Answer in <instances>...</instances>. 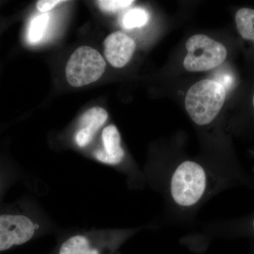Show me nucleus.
<instances>
[{
  "instance_id": "obj_8",
  "label": "nucleus",
  "mask_w": 254,
  "mask_h": 254,
  "mask_svg": "<svg viewBox=\"0 0 254 254\" xmlns=\"http://www.w3.org/2000/svg\"><path fill=\"white\" fill-rule=\"evenodd\" d=\"M101 146L95 150L94 157L100 163L118 166L123 163L125 151L120 131L115 125L105 127L102 131Z\"/></svg>"
},
{
  "instance_id": "obj_17",
  "label": "nucleus",
  "mask_w": 254,
  "mask_h": 254,
  "mask_svg": "<svg viewBox=\"0 0 254 254\" xmlns=\"http://www.w3.org/2000/svg\"><path fill=\"white\" fill-rule=\"evenodd\" d=\"M253 104H254V98H253Z\"/></svg>"
},
{
  "instance_id": "obj_4",
  "label": "nucleus",
  "mask_w": 254,
  "mask_h": 254,
  "mask_svg": "<svg viewBox=\"0 0 254 254\" xmlns=\"http://www.w3.org/2000/svg\"><path fill=\"white\" fill-rule=\"evenodd\" d=\"M184 66L188 71H205L218 67L226 60L225 47L205 35H195L187 41Z\"/></svg>"
},
{
  "instance_id": "obj_10",
  "label": "nucleus",
  "mask_w": 254,
  "mask_h": 254,
  "mask_svg": "<svg viewBox=\"0 0 254 254\" xmlns=\"http://www.w3.org/2000/svg\"><path fill=\"white\" fill-rule=\"evenodd\" d=\"M237 28L242 38L254 41V9L242 8L237 11Z\"/></svg>"
},
{
  "instance_id": "obj_9",
  "label": "nucleus",
  "mask_w": 254,
  "mask_h": 254,
  "mask_svg": "<svg viewBox=\"0 0 254 254\" xmlns=\"http://www.w3.org/2000/svg\"><path fill=\"white\" fill-rule=\"evenodd\" d=\"M108 118L106 110L100 107H95L83 114L80 118L78 130L75 134L76 145L80 148L89 145Z\"/></svg>"
},
{
  "instance_id": "obj_13",
  "label": "nucleus",
  "mask_w": 254,
  "mask_h": 254,
  "mask_svg": "<svg viewBox=\"0 0 254 254\" xmlns=\"http://www.w3.org/2000/svg\"><path fill=\"white\" fill-rule=\"evenodd\" d=\"M98 6L105 12L115 13L128 7L133 3L131 0H100L96 1Z\"/></svg>"
},
{
  "instance_id": "obj_15",
  "label": "nucleus",
  "mask_w": 254,
  "mask_h": 254,
  "mask_svg": "<svg viewBox=\"0 0 254 254\" xmlns=\"http://www.w3.org/2000/svg\"><path fill=\"white\" fill-rule=\"evenodd\" d=\"M213 81L218 82V83L221 84L223 88H225V91L227 90L230 89L233 82V78H232L231 75L227 73H219L218 75L215 76V80Z\"/></svg>"
},
{
  "instance_id": "obj_7",
  "label": "nucleus",
  "mask_w": 254,
  "mask_h": 254,
  "mask_svg": "<svg viewBox=\"0 0 254 254\" xmlns=\"http://www.w3.org/2000/svg\"><path fill=\"white\" fill-rule=\"evenodd\" d=\"M104 47L108 63L115 67L122 68L131 60L136 50V43L126 33L116 31L105 38Z\"/></svg>"
},
{
  "instance_id": "obj_5",
  "label": "nucleus",
  "mask_w": 254,
  "mask_h": 254,
  "mask_svg": "<svg viewBox=\"0 0 254 254\" xmlns=\"http://www.w3.org/2000/svg\"><path fill=\"white\" fill-rule=\"evenodd\" d=\"M105 68L106 63L99 52L91 47H80L68 60L66 79L73 87L86 86L100 79Z\"/></svg>"
},
{
  "instance_id": "obj_1",
  "label": "nucleus",
  "mask_w": 254,
  "mask_h": 254,
  "mask_svg": "<svg viewBox=\"0 0 254 254\" xmlns=\"http://www.w3.org/2000/svg\"><path fill=\"white\" fill-rule=\"evenodd\" d=\"M213 173L197 162L185 160L173 170L168 183L170 200L181 210L196 208L213 188Z\"/></svg>"
},
{
  "instance_id": "obj_2",
  "label": "nucleus",
  "mask_w": 254,
  "mask_h": 254,
  "mask_svg": "<svg viewBox=\"0 0 254 254\" xmlns=\"http://www.w3.org/2000/svg\"><path fill=\"white\" fill-rule=\"evenodd\" d=\"M140 228L84 232L68 237L53 254H113Z\"/></svg>"
},
{
  "instance_id": "obj_12",
  "label": "nucleus",
  "mask_w": 254,
  "mask_h": 254,
  "mask_svg": "<svg viewBox=\"0 0 254 254\" xmlns=\"http://www.w3.org/2000/svg\"><path fill=\"white\" fill-rule=\"evenodd\" d=\"M149 20L148 11L142 8L128 10L123 18V25L126 29L143 27Z\"/></svg>"
},
{
  "instance_id": "obj_16",
  "label": "nucleus",
  "mask_w": 254,
  "mask_h": 254,
  "mask_svg": "<svg viewBox=\"0 0 254 254\" xmlns=\"http://www.w3.org/2000/svg\"><path fill=\"white\" fill-rule=\"evenodd\" d=\"M2 177H1V173H0V193H1V188H2Z\"/></svg>"
},
{
  "instance_id": "obj_3",
  "label": "nucleus",
  "mask_w": 254,
  "mask_h": 254,
  "mask_svg": "<svg viewBox=\"0 0 254 254\" xmlns=\"http://www.w3.org/2000/svg\"><path fill=\"white\" fill-rule=\"evenodd\" d=\"M226 91L221 84L212 79L194 83L187 92L185 107L196 125L205 126L215 120L221 110Z\"/></svg>"
},
{
  "instance_id": "obj_6",
  "label": "nucleus",
  "mask_w": 254,
  "mask_h": 254,
  "mask_svg": "<svg viewBox=\"0 0 254 254\" xmlns=\"http://www.w3.org/2000/svg\"><path fill=\"white\" fill-rule=\"evenodd\" d=\"M38 228V223L23 212L14 209L0 212V252L27 243Z\"/></svg>"
},
{
  "instance_id": "obj_11",
  "label": "nucleus",
  "mask_w": 254,
  "mask_h": 254,
  "mask_svg": "<svg viewBox=\"0 0 254 254\" xmlns=\"http://www.w3.org/2000/svg\"><path fill=\"white\" fill-rule=\"evenodd\" d=\"M49 21L48 14L38 15L32 19L28 31V42L36 44L43 39Z\"/></svg>"
},
{
  "instance_id": "obj_14",
  "label": "nucleus",
  "mask_w": 254,
  "mask_h": 254,
  "mask_svg": "<svg viewBox=\"0 0 254 254\" xmlns=\"http://www.w3.org/2000/svg\"><path fill=\"white\" fill-rule=\"evenodd\" d=\"M66 1L63 0H41L37 3V9L42 13H46L53 9L57 5L63 4Z\"/></svg>"
},
{
  "instance_id": "obj_18",
  "label": "nucleus",
  "mask_w": 254,
  "mask_h": 254,
  "mask_svg": "<svg viewBox=\"0 0 254 254\" xmlns=\"http://www.w3.org/2000/svg\"><path fill=\"white\" fill-rule=\"evenodd\" d=\"M253 227H254V221H253Z\"/></svg>"
}]
</instances>
